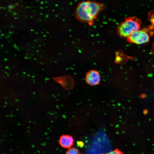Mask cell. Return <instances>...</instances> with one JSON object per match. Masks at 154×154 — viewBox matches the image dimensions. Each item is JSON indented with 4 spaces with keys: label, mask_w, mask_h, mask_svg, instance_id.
Instances as JSON below:
<instances>
[{
    "label": "cell",
    "mask_w": 154,
    "mask_h": 154,
    "mask_svg": "<svg viewBox=\"0 0 154 154\" xmlns=\"http://www.w3.org/2000/svg\"><path fill=\"white\" fill-rule=\"evenodd\" d=\"M103 6L102 4L94 1H83L76 9V18L80 22L92 26L100 12L103 9Z\"/></svg>",
    "instance_id": "1"
},
{
    "label": "cell",
    "mask_w": 154,
    "mask_h": 154,
    "mask_svg": "<svg viewBox=\"0 0 154 154\" xmlns=\"http://www.w3.org/2000/svg\"><path fill=\"white\" fill-rule=\"evenodd\" d=\"M141 21L135 17H126L116 27L117 33L121 37L127 38L132 33L140 29Z\"/></svg>",
    "instance_id": "2"
},
{
    "label": "cell",
    "mask_w": 154,
    "mask_h": 154,
    "mask_svg": "<svg viewBox=\"0 0 154 154\" xmlns=\"http://www.w3.org/2000/svg\"><path fill=\"white\" fill-rule=\"evenodd\" d=\"M150 37L147 28L139 29L134 31L127 38L128 42L134 44H141L148 42Z\"/></svg>",
    "instance_id": "3"
},
{
    "label": "cell",
    "mask_w": 154,
    "mask_h": 154,
    "mask_svg": "<svg viewBox=\"0 0 154 154\" xmlns=\"http://www.w3.org/2000/svg\"><path fill=\"white\" fill-rule=\"evenodd\" d=\"M86 83L91 86L98 85L100 81V76L99 72L95 70H91L88 72L86 75Z\"/></svg>",
    "instance_id": "4"
},
{
    "label": "cell",
    "mask_w": 154,
    "mask_h": 154,
    "mask_svg": "<svg viewBox=\"0 0 154 154\" xmlns=\"http://www.w3.org/2000/svg\"><path fill=\"white\" fill-rule=\"evenodd\" d=\"M74 140L73 137L71 135H64L60 137L59 143L62 147L69 148L73 145Z\"/></svg>",
    "instance_id": "5"
},
{
    "label": "cell",
    "mask_w": 154,
    "mask_h": 154,
    "mask_svg": "<svg viewBox=\"0 0 154 154\" xmlns=\"http://www.w3.org/2000/svg\"><path fill=\"white\" fill-rule=\"evenodd\" d=\"M66 154H81L79 151L75 148L69 149L66 152Z\"/></svg>",
    "instance_id": "6"
},
{
    "label": "cell",
    "mask_w": 154,
    "mask_h": 154,
    "mask_svg": "<svg viewBox=\"0 0 154 154\" xmlns=\"http://www.w3.org/2000/svg\"><path fill=\"white\" fill-rule=\"evenodd\" d=\"M148 19L152 23L154 24V9L149 13Z\"/></svg>",
    "instance_id": "7"
},
{
    "label": "cell",
    "mask_w": 154,
    "mask_h": 154,
    "mask_svg": "<svg viewBox=\"0 0 154 154\" xmlns=\"http://www.w3.org/2000/svg\"><path fill=\"white\" fill-rule=\"evenodd\" d=\"M105 154H123L119 150L116 149Z\"/></svg>",
    "instance_id": "8"
}]
</instances>
